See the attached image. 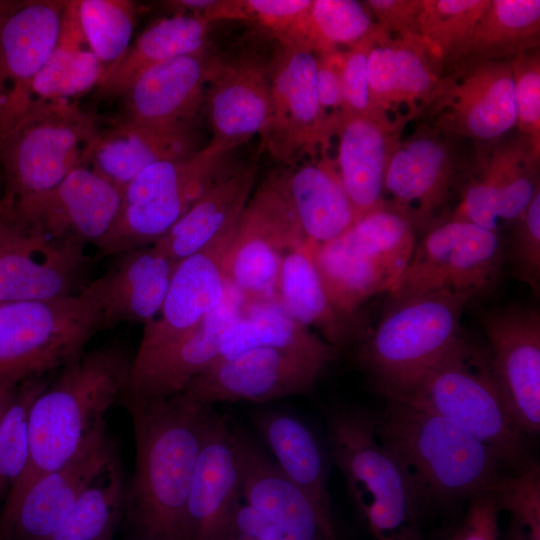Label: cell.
I'll use <instances>...</instances> for the list:
<instances>
[{
	"mask_svg": "<svg viewBox=\"0 0 540 540\" xmlns=\"http://www.w3.org/2000/svg\"><path fill=\"white\" fill-rule=\"evenodd\" d=\"M135 437L130 519L144 540H189L187 503L208 412L183 393L124 400Z\"/></svg>",
	"mask_w": 540,
	"mask_h": 540,
	"instance_id": "1",
	"label": "cell"
},
{
	"mask_svg": "<svg viewBox=\"0 0 540 540\" xmlns=\"http://www.w3.org/2000/svg\"><path fill=\"white\" fill-rule=\"evenodd\" d=\"M132 360L120 341L85 349L35 398L28 417V461L3 503L0 524L39 477L69 461L105 425L106 412L126 391Z\"/></svg>",
	"mask_w": 540,
	"mask_h": 540,
	"instance_id": "2",
	"label": "cell"
},
{
	"mask_svg": "<svg viewBox=\"0 0 540 540\" xmlns=\"http://www.w3.org/2000/svg\"><path fill=\"white\" fill-rule=\"evenodd\" d=\"M375 432L409 476L423 504L468 500L494 488L508 473L475 437L441 415L402 399L386 398L373 413Z\"/></svg>",
	"mask_w": 540,
	"mask_h": 540,
	"instance_id": "3",
	"label": "cell"
},
{
	"mask_svg": "<svg viewBox=\"0 0 540 540\" xmlns=\"http://www.w3.org/2000/svg\"><path fill=\"white\" fill-rule=\"evenodd\" d=\"M100 133L92 115L69 101L35 102L0 143V217L13 230L28 225L41 202L78 165Z\"/></svg>",
	"mask_w": 540,
	"mask_h": 540,
	"instance_id": "4",
	"label": "cell"
},
{
	"mask_svg": "<svg viewBox=\"0 0 540 540\" xmlns=\"http://www.w3.org/2000/svg\"><path fill=\"white\" fill-rule=\"evenodd\" d=\"M331 457L350 496L378 540H419L424 507L406 471L379 440L373 413L345 405L327 415Z\"/></svg>",
	"mask_w": 540,
	"mask_h": 540,
	"instance_id": "5",
	"label": "cell"
},
{
	"mask_svg": "<svg viewBox=\"0 0 540 540\" xmlns=\"http://www.w3.org/2000/svg\"><path fill=\"white\" fill-rule=\"evenodd\" d=\"M427 408L475 437L518 473L534 460L493 376L489 353L464 337L400 398Z\"/></svg>",
	"mask_w": 540,
	"mask_h": 540,
	"instance_id": "6",
	"label": "cell"
},
{
	"mask_svg": "<svg viewBox=\"0 0 540 540\" xmlns=\"http://www.w3.org/2000/svg\"><path fill=\"white\" fill-rule=\"evenodd\" d=\"M470 297L451 291L393 301L358 353L385 398L405 395L464 336L460 321Z\"/></svg>",
	"mask_w": 540,
	"mask_h": 540,
	"instance_id": "7",
	"label": "cell"
},
{
	"mask_svg": "<svg viewBox=\"0 0 540 540\" xmlns=\"http://www.w3.org/2000/svg\"><path fill=\"white\" fill-rule=\"evenodd\" d=\"M416 235L404 216L384 207L358 218L331 242L307 243L329 302L344 320L390 291L412 256Z\"/></svg>",
	"mask_w": 540,
	"mask_h": 540,
	"instance_id": "8",
	"label": "cell"
},
{
	"mask_svg": "<svg viewBox=\"0 0 540 540\" xmlns=\"http://www.w3.org/2000/svg\"><path fill=\"white\" fill-rule=\"evenodd\" d=\"M236 151L208 142L190 157L142 170L123 188L121 213L98 252L115 256L153 244L233 164Z\"/></svg>",
	"mask_w": 540,
	"mask_h": 540,
	"instance_id": "9",
	"label": "cell"
},
{
	"mask_svg": "<svg viewBox=\"0 0 540 540\" xmlns=\"http://www.w3.org/2000/svg\"><path fill=\"white\" fill-rule=\"evenodd\" d=\"M104 329L100 306L87 285L53 300L0 305V377L24 380L61 369Z\"/></svg>",
	"mask_w": 540,
	"mask_h": 540,
	"instance_id": "10",
	"label": "cell"
},
{
	"mask_svg": "<svg viewBox=\"0 0 540 540\" xmlns=\"http://www.w3.org/2000/svg\"><path fill=\"white\" fill-rule=\"evenodd\" d=\"M305 241L283 181L271 171L241 211L225 261L227 283L248 304L277 302V283L286 253Z\"/></svg>",
	"mask_w": 540,
	"mask_h": 540,
	"instance_id": "11",
	"label": "cell"
},
{
	"mask_svg": "<svg viewBox=\"0 0 540 540\" xmlns=\"http://www.w3.org/2000/svg\"><path fill=\"white\" fill-rule=\"evenodd\" d=\"M503 262L497 232L447 218L417 240L403 273L388 294L392 301L435 291L472 300L496 284Z\"/></svg>",
	"mask_w": 540,
	"mask_h": 540,
	"instance_id": "12",
	"label": "cell"
},
{
	"mask_svg": "<svg viewBox=\"0 0 540 540\" xmlns=\"http://www.w3.org/2000/svg\"><path fill=\"white\" fill-rule=\"evenodd\" d=\"M270 79L269 111L259 134L260 149L284 167L328 150L334 128L319 104L315 53L277 43L270 57Z\"/></svg>",
	"mask_w": 540,
	"mask_h": 540,
	"instance_id": "13",
	"label": "cell"
},
{
	"mask_svg": "<svg viewBox=\"0 0 540 540\" xmlns=\"http://www.w3.org/2000/svg\"><path fill=\"white\" fill-rule=\"evenodd\" d=\"M235 225L178 263L159 313L144 325L130 377L188 337L222 303L227 290L225 261Z\"/></svg>",
	"mask_w": 540,
	"mask_h": 540,
	"instance_id": "14",
	"label": "cell"
},
{
	"mask_svg": "<svg viewBox=\"0 0 540 540\" xmlns=\"http://www.w3.org/2000/svg\"><path fill=\"white\" fill-rule=\"evenodd\" d=\"M473 172L450 219L498 233L516 222L540 191V147L516 133L474 143Z\"/></svg>",
	"mask_w": 540,
	"mask_h": 540,
	"instance_id": "15",
	"label": "cell"
},
{
	"mask_svg": "<svg viewBox=\"0 0 540 540\" xmlns=\"http://www.w3.org/2000/svg\"><path fill=\"white\" fill-rule=\"evenodd\" d=\"M432 126L453 138L487 143L516 127L509 61L462 62L444 74L430 104Z\"/></svg>",
	"mask_w": 540,
	"mask_h": 540,
	"instance_id": "16",
	"label": "cell"
},
{
	"mask_svg": "<svg viewBox=\"0 0 540 540\" xmlns=\"http://www.w3.org/2000/svg\"><path fill=\"white\" fill-rule=\"evenodd\" d=\"M231 443L241 501L253 508L257 540H336L333 522L280 470L273 458L237 426Z\"/></svg>",
	"mask_w": 540,
	"mask_h": 540,
	"instance_id": "17",
	"label": "cell"
},
{
	"mask_svg": "<svg viewBox=\"0 0 540 540\" xmlns=\"http://www.w3.org/2000/svg\"><path fill=\"white\" fill-rule=\"evenodd\" d=\"M65 1H15L0 16V143L32 107L31 86L61 31Z\"/></svg>",
	"mask_w": 540,
	"mask_h": 540,
	"instance_id": "18",
	"label": "cell"
},
{
	"mask_svg": "<svg viewBox=\"0 0 540 540\" xmlns=\"http://www.w3.org/2000/svg\"><path fill=\"white\" fill-rule=\"evenodd\" d=\"M453 138L422 124L400 140L385 177V203L404 216L416 233L437 223L456 182Z\"/></svg>",
	"mask_w": 540,
	"mask_h": 540,
	"instance_id": "19",
	"label": "cell"
},
{
	"mask_svg": "<svg viewBox=\"0 0 540 540\" xmlns=\"http://www.w3.org/2000/svg\"><path fill=\"white\" fill-rule=\"evenodd\" d=\"M326 366L279 349L252 348L212 363L182 393L203 405L263 403L310 392Z\"/></svg>",
	"mask_w": 540,
	"mask_h": 540,
	"instance_id": "20",
	"label": "cell"
},
{
	"mask_svg": "<svg viewBox=\"0 0 540 540\" xmlns=\"http://www.w3.org/2000/svg\"><path fill=\"white\" fill-rule=\"evenodd\" d=\"M491 370L505 404L525 436L540 431V314L517 306L482 319Z\"/></svg>",
	"mask_w": 540,
	"mask_h": 540,
	"instance_id": "21",
	"label": "cell"
},
{
	"mask_svg": "<svg viewBox=\"0 0 540 540\" xmlns=\"http://www.w3.org/2000/svg\"><path fill=\"white\" fill-rule=\"evenodd\" d=\"M86 244L39 232L18 233L0 248V301H45L80 293L92 259Z\"/></svg>",
	"mask_w": 540,
	"mask_h": 540,
	"instance_id": "22",
	"label": "cell"
},
{
	"mask_svg": "<svg viewBox=\"0 0 540 540\" xmlns=\"http://www.w3.org/2000/svg\"><path fill=\"white\" fill-rule=\"evenodd\" d=\"M115 460L103 425L69 461L29 487L10 518L0 524V540H49L85 488Z\"/></svg>",
	"mask_w": 540,
	"mask_h": 540,
	"instance_id": "23",
	"label": "cell"
},
{
	"mask_svg": "<svg viewBox=\"0 0 540 540\" xmlns=\"http://www.w3.org/2000/svg\"><path fill=\"white\" fill-rule=\"evenodd\" d=\"M220 59L206 47L145 70L123 94V121L149 125L200 121L206 88Z\"/></svg>",
	"mask_w": 540,
	"mask_h": 540,
	"instance_id": "24",
	"label": "cell"
},
{
	"mask_svg": "<svg viewBox=\"0 0 540 540\" xmlns=\"http://www.w3.org/2000/svg\"><path fill=\"white\" fill-rule=\"evenodd\" d=\"M123 206V189L86 164L76 166L39 205L20 233L39 232L101 246Z\"/></svg>",
	"mask_w": 540,
	"mask_h": 540,
	"instance_id": "25",
	"label": "cell"
},
{
	"mask_svg": "<svg viewBox=\"0 0 540 540\" xmlns=\"http://www.w3.org/2000/svg\"><path fill=\"white\" fill-rule=\"evenodd\" d=\"M367 77L374 108L396 122L411 121L429 108L442 75L422 46L399 39L376 23Z\"/></svg>",
	"mask_w": 540,
	"mask_h": 540,
	"instance_id": "26",
	"label": "cell"
},
{
	"mask_svg": "<svg viewBox=\"0 0 540 540\" xmlns=\"http://www.w3.org/2000/svg\"><path fill=\"white\" fill-rule=\"evenodd\" d=\"M270 88V59L254 55L231 61L221 58L205 93L210 142L238 149L259 135L268 116Z\"/></svg>",
	"mask_w": 540,
	"mask_h": 540,
	"instance_id": "27",
	"label": "cell"
},
{
	"mask_svg": "<svg viewBox=\"0 0 540 540\" xmlns=\"http://www.w3.org/2000/svg\"><path fill=\"white\" fill-rule=\"evenodd\" d=\"M227 418L211 407L187 503L189 540H222L241 501L240 475Z\"/></svg>",
	"mask_w": 540,
	"mask_h": 540,
	"instance_id": "28",
	"label": "cell"
},
{
	"mask_svg": "<svg viewBox=\"0 0 540 540\" xmlns=\"http://www.w3.org/2000/svg\"><path fill=\"white\" fill-rule=\"evenodd\" d=\"M201 121L176 125H149L122 121L100 132L90 145L85 164L124 188L148 166L190 157L207 144Z\"/></svg>",
	"mask_w": 540,
	"mask_h": 540,
	"instance_id": "29",
	"label": "cell"
},
{
	"mask_svg": "<svg viewBox=\"0 0 540 540\" xmlns=\"http://www.w3.org/2000/svg\"><path fill=\"white\" fill-rule=\"evenodd\" d=\"M408 123L341 114L334 131L338 141L334 160L357 219L386 207L387 169Z\"/></svg>",
	"mask_w": 540,
	"mask_h": 540,
	"instance_id": "30",
	"label": "cell"
},
{
	"mask_svg": "<svg viewBox=\"0 0 540 540\" xmlns=\"http://www.w3.org/2000/svg\"><path fill=\"white\" fill-rule=\"evenodd\" d=\"M115 256L111 267L88 284L100 306L104 329L120 323L146 325L159 313L179 262L152 244Z\"/></svg>",
	"mask_w": 540,
	"mask_h": 540,
	"instance_id": "31",
	"label": "cell"
},
{
	"mask_svg": "<svg viewBox=\"0 0 540 540\" xmlns=\"http://www.w3.org/2000/svg\"><path fill=\"white\" fill-rule=\"evenodd\" d=\"M247 304L227 283L225 297L217 309L149 368L130 377L122 399L148 400L182 393L193 378L216 360L224 334L240 319Z\"/></svg>",
	"mask_w": 540,
	"mask_h": 540,
	"instance_id": "32",
	"label": "cell"
},
{
	"mask_svg": "<svg viewBox=\"0 0 540 540\" xmlns=\"http://www.w3.org/2000/svg\"><path fill=\"white\" fill-rule=\"evenodd\" d=\"M257 155L237 159L190 209L152 245L180 262L235 224L253 192Z\"/></svg>",
	"mask_w": 540,
	"mask_h": 540,
	"instance_id": "33",
	"label": "cell"
},
{
	"mask_svg": "<svg viewBox=\"0 0 540 540\" xmlns=\"http://www.w3.org/2000/svg\"><path fill=\"white\" fill-rule=\"evenodd\" d=\"M281 173L306 243L331 242L357 220L328 150L284 167Z\"/></svg>",
	"mask_w": 540,
	"mask_h": 540,
	"instance_id": "34",
	"label": "cell"
},
{
	"mask_svg": "<svg viewBox=\"0 0 540 540\" xmlns=\"http://www.w3.org/2000/svg\"><path fill=\"white\" fill-rule=\"evenodd\" d=\"M253 425L280 470L332 521L328 469L314 432L298 417L277 410H259Z\"/></svg>",
	"mask_w": 540,
	"mask_h": 540,
	"instance_id": "35",
	"label": "cell"
},
{
	"mask_svg": "<svg viewBox=\"0 0 540 540\" xmlns=\"http://www.w3.org/2000/svg\"><path fill=\"white\" fill-rule=\"evenodd\" d=\"M211 22L194 14H173L158 20L133 42L109 67L98 92L105 97L123 96L145 70L170 59L209 47Z\"/></svg>",
	"mask_w": 540,
	"mask_h": 540,
	"instance_id": "36",
	"label": "cell"
},
{
	"mask_svg": "<svg viewBox=\"0 0 540 540\" xmlns=\"http://www.w3.org/2000/svg\"><path fill=\"white\" fill-rule=\"evenodd\" d=\"M252 348L279 349L325 365L336 358L338 351L288 315L278 302L248 304L240 319L224 334L214 362Z\"/></svg>",
	"mask_w": 540,
	"mask_h": 540,
	"instance_id": "37",
	"label": "cell"
},
{
	"mask_svg": "<svg viewBox=\"0 0 540 540\" xmlns=\"http://www.w3.org/2000/svg\"><path fill=\"white\" fill-rule=\"evenodd\" d=\"M77 5L78 0L65 1L56 46L31 86L32 106L42 101H69L98 86L106 71L86 42Z\"/></svg>",
	"mask_w": 540,
	"mask_h": 540,
	"instance_id": "38",
	"label": "cell"
},
{
	"mask_svg": "<svg viewBox=\"0 0 540 540\" xmlns=\"http://www.w3.org/2000/svg\"><path fill=\"white\" fill-rule=\"evenodd\" d=\"M276 301L288 315L308 328L316 329L337 350L348 342L345 320L329 302L306 241L284 256Z\"/></svg>",
	"mask_w": 540,
	"mask_h": 540,
	"instance_id": "39",
	"label": "cell"
},
{
	"mask_svg": "<svg viewBox=\"0 0 540 540\" xmlns=\"http://www.w3.org/2000/svg\"><path fill=\"white\" fill-rule=\"evenodd\" d=\"M539 46V0H490L460 63L509 61Z\"/></svg>",
	"mask_w": 540,
	"mask_h": 540,
	"instance_id": "40",
	"label": "cell"
},
{
	"mask_svg": "<svg viewBox=\"0 0 540 540\" xmlns=\"http://www.w3.org/2000/svg\"><path fill=\"white\" fill-rule=\"evenodd\" d=\"M490 0H420L418 32L441 75L465 56L476 24Z\"/></svg>",
	"mask_w": 540,
	"mask_h": 540,
	"instance_id": "41",
	"label": "cell"
},
{
	"mask_svg": "<svg viewBox=\"0 0 540 540\" xmlns=\"http://www.w3.org/2000/svg\"><path fill=\"white\" fill-rule=\"evenodd\" d=\"M312 0H214L204 18L209 22H248L283 45L309 48Z\"/></svg>",
	"mask_w": 540,
	"mask_h": 540,
	"instance_id": "42",
	"label": "cell"
},
{
	"mask_svg": "<svg viewBox=\"0 0 540 540\" xmlns=\"http://www.w3.org/2000/svg\"><path fill=\"white\" fill-rule=\"evenodd\" d=\"M124 500L116 460L81 493L49 540H108Z\"/></svg>",
	"mask_w": 540,
	"mask_h": 540,
	"instance_id": "43",
	"label": "cell"
},
{
	"mask_svg": "<svg viewBox=\"0 0 540 540\" xmlns=\"http://www.w3.org/2000/svg\"><path fill=\"white\" fill-rule=\"evenodd\" d=\"M77 7L86 42L107 70L131 45L135 4L128 0H78Z\"/></svg>",
	"mask_w": 540,
	"mask_h": 540,
	"instance_id": "44",
	"label": "cell"
},
{
	"mask_svg": "<svg viewBox=\"0 0 540 540\" xmlns=\"http://www.w3.org/2000/svg\"><path fill=\"white\" fill-rule=\"evenodd\" d=\"M49 383L43 376L22 380L0 421V502L23 473L29 455V411Z\"/></svg>",
	"mask_w": 540,
	"mask_h": 540,
	"instance_id": "45",
	"label": "cell"
},
{
	"mask_svg": "<svg viewBox=\"0 0 540 540\" xmlns=\"http://www.w3.org/2000/svg\"><path fill=\"white\" fill-rule=\"evenodd\" d=\"M365 2L312 0L309 11V48L317 55L340 46L352 47L375 27Z\"/></svg>",
	"mask_w": 540,
	"mask_h": 540,
	"instance_id": "46",
	"label": "cell"
},
{
	"mask_svg": "<svg viewBox=\"0 0 540 540\" xmlns=\"http://www.w3.org/2000/svg\"><path fill=\"white\" fill-rule=\"evenodd\" d=\"M514 82L517 133L540 147V50L510 60Z\"/></svg>",
	"mask_w": 540,
	"mask_h": 540,
	"instance_id": "47",
	"label": "cell"
},
{
	"mask_svg": "<svg viewBox=\"0 0 540 540\" xmlns=\"http://www.w3.org/2000/svg\"><path fill=\"white\" fill-rule=\"evenodd\" d=\"M510 258L514 275L538 293L540 287V191L516 221Z\"/></svg>",
	"mask_w": 540,
	"mask_h": 540,
	"instance_id": "48",
	"label": "cell"
},
{
	"mask_svg": "<svg viewBox=\"0 0 540 540\" xmlns=\"http://www.w3.org/2000/svg\"><path fill=\"white\" fill-rule=\"evenodd\" d=\"M373 30L374 28L358 43L345 51L341 74L343 99L341 114L364 115L383 122L393 123L383 118L376 111L371 101L367 77V56L373 41Z\"/></svg>",
	"mask_w": 540,
	"mask_h": 540,
	"instance_id": "49",
	"label": "cell"
},
{
	"mask_svg": "<svg viewBox=\"0 0 540 540\" xmlns=\"http://www.w3.org/2000/svg\"><path fill=\"white\" fill-rule=\"evenodd\" d=\"M365 3L380 28L423 47L418 32L420 0H368Z\"/></svg>",
	"mask_w": 540,
	"mask_h": 540,
	"instance_id": "50",
	"label": "cell"
},
{
	"mask_svg": "<svg viewBox=\"0 0 540 540\" xmlns=\"http://www.w3.org/2000/svg\"><path fill=\"white\" fill-rule=\"evenodd\" d=\"M346 50L316 55V87L319 104L334 131L342 113L341 74ZM334 137V136H333Z\"/></svg>",
	"mask_w": 540,
	"mask_h": 540,
	"instance_id": "51",
	"label": "cell"
},
{
	"mask_svg": "<svg viewBox=\"0 0 540 540\" xmlns=\"http://www.w3.org/2000/svg\"><path fill=\"white\" fill-rule=\"evenodd\" d=\"M464 524L453 540H498L501 510L495 489L474 494L468 500Z\"/></svg>",
	"mask_w": 540,
	"mask_h": 540,
	"instance_id": "52",
	"label": "cell"
},
{
	"mask_svg": "<svg viewBox=\"0 0 540 540\" xmlns=\"http://www.w3.org/2000/svg\"><path fill=\"white\" fill-rule=\"evenodd\" d=\"M21 381L13 377H0V421Z\"/></svg>",
	"mask_w": 540,
	"mask_h": 540,
	"instance_id": "53",
	"label": "cell"
},
{
	"mask_svg": "<svg viewBox=\"0 0 540 540\" xmlns=\"http://www.w3.org/2000/svg\"><path fill=\"white\" fill-rule=\"evenodd\" d=\"M508 540H540V533L534 532L512 519Z\"/></svg>",
	"mask_w": 540,
	"mask_h": 540,
	"instance_id": "54",
	"label": "cell"
},
{
	"mask_svg": "<svg viewBox=\"0 0 540 540\" xmlns=\"http://www.w3.org/2000/svg\"><path fill=\"white\" fill-rule=\"evenodd\" d=\"M15 231L11 229L0 217V248L8 242Z\"/></svg>",
	"mask_w": 540,
	"mask_h": 540,
	"instance_id": "55",
	"label": "cell"
},
{
	"mask_svg": "<svg viewBox=\"0 0 540 540\" xmlns=\"http://www.w3.org/2000/svg\"><path fill=\"white\" fill-rule=\"evenodd\" d=\"M15 1L0 0V16L3 15Z\"/></svg>",
	"mask_w": 540,
	"mask_h": 540,
	"instance_id": "56",
	"label": "cell"
},
{
	"mask_svg": "<svg viewBox=\"0 0 540 540\" xmlns=\"http://www.w3.org/2000/svg\"><path fill=\"white\" fill-rule=\"evenodd\" d=\"M2 304V302L0 301V305Z\"/></svg>",
	"mask_w": 540,
	"mask_h": 540,
	"instance_id": "57",
	"label": "cell"
}]
</instances>
